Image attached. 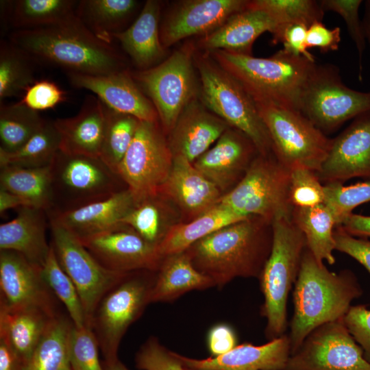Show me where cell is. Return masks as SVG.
Instances as JSON below:
<instances>
[{"label": "cell", "instance_id": "1", "mask_svg": "<svg viewBox=\"0 0 370 370\" xmlns=\"http://www.w3.org/2000/svg\"><path fill=\"white\" fill-rule=\"evenodd\" d=\"M272 242V223L251 217L215 231L185 251L194 267L221 288L236 278L258 279Z\"/></svg>", "mask_w": 370, "mask_h": 370}, {"label": "cell", "instance_id": "2", "mask_svg": "<svg viewBox=\"0 0 370 370\" xmlns=\"http://www.w3.org/2000/svg\"><path fill=\"white\" fill-rule=\"evenodd\" d=\"M10 39L29 58L58 66L67 73L104 75L126 70L112 44L99 39L76 15L48 27L15 30Z\"/></svg>", "mask_w": 370, "mask_h": 370}, {"label": "cell", "instance_id": "3", "mask_svg": "<svg viewBox=\"0 0 370 370\" xmlns=\"http://www.w3.org/2000/svg\"><path fill=\"white\" fill-rule=\"evenodd\" d=\"M362 294L356 275L329 271L306 247L293 291L294 312L288 336L291 355L315 328L344 318L351 303Z\"/></svg>", "mask_w": 370, "mask_h": 370}, {"label": "cell", "instance_id": "4", "mask_svg": "<svg viewBox=\"0 0 370 370\" xmlns=\"http://www.w3.org/2000/svg\"><path fill=\"white\" fill-rule=\"evenodd\" d=\"M208 53L255 101L295 110H297L301 91L317 64L315 60L293 55L283 49L267 58L223 50Z\"/></svg>", "mask_w": 370, "mask_h": 370}, {"label": "cell", "instance_id": "5", "mask_svg": "<svg viewBox=\"0 0 370 370\" xmlns=\"http://www.w3.org/2000/svg\"><path fill=\"white\" fill-rule=\"evenodd\" d=\"M272 228L271 253L258 278L264 296L260 314L266 319L265 336L269 341L286 330L288 297L306 248L305 237L291 218L275 220Z\"/></svg>", "mask_w": 370, "mask_h": 370}, {"label": "cell", "instance_id": "6", "mask_svg": "<svg viewBox=\"0 0 370 370\" xmlns=\"http://www.w3.org/2000/svg\"><path fill=\"white\" fill-rule=\"evenodd\" d=\"M199 76V99L212 112L255 145L259 154L274 155L268 130L250 95L208 52L194 56Z\"/></svg>", "mask_w": 370, "mask_h": 370}, {"label": "cell", "instance_id": "7", "mask_svg": "<svg viewBox=\"0 0 370 370\" xmlns=\"http://www.w3.org/2000/svg\"><path fill=\"white\" fill-rule=\"evenodd\" d=\"M290 175L274 155L258 154L242 180L218 203L245 217H258L271 223L291 218Z\"/></svg>", "mask_w": 370, "mask_h": 370}, {"label": "cell", "instance_id": "8", "mask_svg": "<svg viewBox=\"0 0 370 370\" xmlns=\"http://www.w3.org/2000/svg\"><path fill=\"white\" fill-rule=\"evenodd\" d=\"M50 169L53 206L48 212L75 209L127 189L120 176L97 157L59 150Z\"/></svg>", "mask_w": 370, "mask_h": 370}, {"label": "cell", "instance_id": "9", "mask_svg": "<svg viewBox=\"0 0 370 370\" xmlns=\"http://www.w3.org/2000/svg\"><path fill=\"white\" fill-rule=\"evenodd\" d=\"M297 110L327 136L370 111V91L349 88L336 66L317 63L301 91Z\"/></svg>", "mask_w": 370, "mask_h": 370}, {"label": "cell", "instance_id": "10", "mask_svg": "<svg viewBox=\"0 0 370 370\" xmlns=\"http://www.w3.org/2000/svg\"><path fill=\"white\" fill-rule=\"evenodd\" d=\"M156 271L142 270L127 273L101 299L89 323L105 362L117 358L120 343L128 328L150 304Z\"/></svg>", "mask_w": 370, "mask_h": 370}, {"label": "cell", "instance_id": "11", "mask_svg": "<svg viewBox=\"0 0 370 370\" xmlns=\"http://www.w3.org/2000/svg\"><path fill=\"white\" fill-rule=\"evenodd\" d=\"M194 51L193 46L183 47L161 63L131 73L154 106L160 124L166 136L185 107L199 97Z\"/></svg>", "mask_w": 370, "mask_h": 370}, {"label": "cell", "instance_id": "12", "mask_svg": "<svg viewBox=\"0 0 370 370\" xmlns=\"http://www.w3.org/2000/svg\"><path fill=\"white\" fill-rule=\"evenodd\" d=\"M255 102L277 160L290 171L304 167L317 172L328 153L332 139L297 110Z\"/></svg>", "mask_w": 370, "mask_h": 370}, {"label": "cell", "instance_id": "13", "mask_svg": "<svg viewBox=\"0 0 370 370\" xmlns=\"http://www.w3.org/2000/svg\"><path fill=\"white\" fill-rule=\"evenodd\" d=\"M159 122L140 121L117 173L135 204L160 194L173 165V155Z\"/></svg>", "mask_w": 370, "mask_h": 370}, {"label": "cell", "instance_id": "14", "mask_svg": "<svg viewBox=\"0 0 370 370\" xmlns=\"http://www.w3.org/2000/svg\"><path fill=\"white\" fill-rule=\"evenodd\" d=\"M49 220V219H48ZM50 245L61 268L75 284L88 326L103 295L129 273L110 271L101 264L82 242L58 223L49 220Z\"/></svg>", "mask_w": 370, "mask_h": 370}, {"label": "cell", "instance_id": "15", "mask_svg": "<svg viewBox=\"0 0 370 370\" xmlns=\"http://www.w3.org/2000/svg\"><path fill=\"white\" fill-rule=\"evenodd\" d=\"M285 370H370L344 318L312 330L291 355Z\"/></svg>", "mask_w": 370, "mask_h": 370}, {"label": "cell", "instance_id": "16", "mask_svg": "<svg viewBox=\"0 0 370 370\" xmlns=\"http://www.w3.org/2000/svg\"><path fill=\"white\" fill-rule=\"evenodd\" d=\"M79 240L101 264L115 272L156 271L162 260L156 247L121 223Z\"/></svg>", "mask_w": 370, "mask_h": 370}, {"label": "cell", "instance_id": "17", "mask_svg": "<svg viewBox=\"0 0 370 370\" xmlns=\"http://www.w3.org/2000/svg\"><path fill=\"white\" fill-rule=\"evenodd\" d=\"M322 184L361 177L370 181V111L354 118L332 139L328 153L316 172Z\"/></svg>", "mask_w": 370, "mask_h": 370}, {"label": "cell", "instance_id": "18", "mask_svg": "<svg viewBox=\"0 0 370 370\" xmlns=\"http://www.w3.org/2000/svg\"><path fill=\"white\" fill-rule=\"evenodd\" d=\"M248 0H184L178 1L160 25L162 46L213 32L231 16L245 10Z\"/></svg>", "mask_w": 370, "mask_h": 370}, {"label": "cell", "instance_id": "19", "mask_svg": "<svg viewBox=\"0 0 370 370\" xmlns=\"http://www.w3.org/2000/svg\"><path fill=\"white\" fill-rule=\"evenodd\" d=\"M0 306L58 311L53 294L43 280L40 267L20 254L0 250Z\"/></svg>", "mask_w": 370, "mask_h": 370}, {"label": "cell", "instance_id": "20", "mask_svg": "<svg viewBox=\"0 0 370 370\" xmlns=\"http://www.w3.org/2000/svg\"><path fill=\"white\" fill-rule=\"evenodd\" d=\"M258 154L249 137L230 126L193 164L224 195L242 180Z\"/></svg>", "mask_w": 370, "mask_h": 370}, {"label": "cell", "instance_id": "21", "mask_svg": "<svg viewBox=\"0 0 370 370\" xmlns=\"http://www.w3.org/2000/svg\"><path fill=\"white\" fill-rule=\"evenodd\" d=\"M70 83L93 92L109 108L141 121L159 122L157 111L127 71L104 75L67 73Z\"/></svg>", "mask_w": 370, "mask_h": 370}, {"label": "cell", "instance_id": "22", "mask_svg": "<svg viewBox=\"0 0 370 370\" xmlns=\"http://www.w3.org/2000/svg\"><path fill=\"white\" fill-rule=\"evenodd\" d=\"M229 127L208 110L198 97L180 114L169 134V145L173 156H182L193 163Z\"/></svg>", "mask_w": 370, "mask_h": 370}, {"label": "cell", "instance_id": "23", "mask_svg": "<svg viewBox=\"0 0 370 370\" xmlns=\"http://www.w3.org/2000/svg\"><path fill=\"white\" fill-rule=\"evenodd\" d=\"M160 194L172 201L188 221L217 205L223 195L192 162L180 155L173 156L171 170Z\"/></svg>", "mask_w": 370, "mask_h": 370}, {"label": "cell", "instance_id": "24", "mask_svg": "<svg viewBox=\"0 0 370 370\" xmlns=\"http://www.w3.org/2000/svg\"><path fill=\"white\" fill-rule=\"evenodd\" d=\"M176 355L184 367L195 370H285L291 345L284 334L262 345L243 343L225 354L205 359Z\"/></svg>", "mask_w": 370, "mask_h": 370}, {"label": "cell", "instance_id": "25", "mask_svg": "<svg viewBox=\"0 0 370 370\" xmlns=\"http://www.w3.org/2000/svg\"><path fill=\"white\" fill-rule=\"evenodd\" d=\"M278 24L266 12L247 8L231 16L213 32L202 36L197 47L205 52L223 50L252 56L256 40L263 33H271Z\"/></svg>", "mask_w": 370, "mask_h": 370}, {"label": "cell", "instance_id": "26", "mask_svg": "<svg viewBox=\"0 0 370 370\" xmlns=\"http://www.w3.org/2000/svg\"><path fill=\"white\" fill-rule=\"evenodd\" d=\"M128 189L75 209L47 212L48 219L64 227L78 239L105 231L119 223L134 206Z\"/></svg>", "mask_w": 370, "mask_h": 370}, {"label": "cell", "instance_id": "27", "mask_svg": "<svg viewBox=\"0 0 370 370\" xmlns=\"http://www.w3.org/2000/svg\"><path fill=\"white\" fill-rule=\"evenodd\" d=\"M53 123L60 134L61 151L99 158L106 107L98 97L89 95L76 115L58 118Z\"/></svg>", "mask_w": 370, "mask_h": 370}, {"label": "cell", "instance_id": "28", "mask_svg": "<svg viewBox=\"0 0 370 370\" xmlns=\"http://www.w3.org/2000/svg\"><path fill=\"white\" fill-rule=\"evenodd\" d=\"M46 211L33 207L18 209L17 215L0 225V250L16 251L40 267L51 245L46 238Z\"/></svg>", "mask_w": 370, "mask_h": 370}, {"label": "cell", "instance_id": "29", "mask_svg": "<svg viewBox=\"0 0 370 370\" xmlns=\"http://www.w3.org/2000/svg\"><path fill=\"white\" fill-rule=\"evenodd\" d=\"M161 3L147 0L132 24L113 35L139 71L158 64L165 55L160 37Z\"/></svg>", "mask_w": 370, "mask_h": 370}, {"label": "cell", "instance_id": "30", "mask_svg": "<svg viewBox=\"0 0 370 370\" xmlns=\"http://www.w3.org/2000/svg\"><path fill=\"white\" fill-rule=\"evenodd\" d=\"M215 286L214 282L199 272L186 251L164 258L156 271L150 303L169 302L192 291Z\"/></svg>", "mask_w": 370, "mask_h": 370}, {"label": "cell", "instance_id": "31", "mask_svg": "<svg viewBox=\"0 0 370 370\" xmlns=\"http://www.w3.org/2000/svg\"><path fill=\"white\" fill-rule=\"evenodd\" d=\"M58 313L51 314L34 308L0 306V339L13 349L23 365L39 343L51 319Z\"/></svg>", "mask_w": 370, "mask_h": 370}, {"label": "cell", "instance_id": "32", "mask_svg": "<svg viewBox=\"0 0 370 370\" xmlns=\"http://www.w3.org/2000/svg\"><path fill=\"white\" fill-rule=\"evenodd\" d=\"M248 218L218 203L195 219L173 225L158 245V254L163 259L184 252L215 231Z\"/></svg>", "mask_w": 370, "mask_h": 370}, {"label": "cell", "instance_id": "33", "mask_svg": "<svg viewBox=\"0 0 370 370\" xmlns=\"http://www.w3.org/2000/svg\"><path fill=\"white\" fill-rule=\"evenodd\" d=\"M134 0H82L75 14L82 24L99 39L112 44L113 35L121 27L138 6Z\"/></svg>", "mask_w": 370, "mask_h": 370}, {"label": "cell", "instance_id": "34", "mask_svg": "<svg viewBox=\"0 0 370 370\" xmlns=\"http://www.w3.org/2000/svg\"><path fill=\"white\" fill-rule=\"evenodd\" d=\"M293 223L303 233L306 247L320 262L335 263L334 232L335 220L324 204L311 208H294L291 217Z\"/></svg>", "mask_w": 370, "mask_h": 370}, {"label": "cell", "instance_id": "35", "mask_svg": "<svg viewBox=\"0 0 370 370\" xmlns=\"http://www.w3.org/2000/svg\"><path fill=\"white\" fill-rule=\"evenodd\" d=\"M0 188L22 197L30 207L49 211L53 206L50 166L1 167Z\"/></svg>", "mask_w": 370, "mask_h": 370}, {"label": "cell", "instance_id": "36", "mask_svg": "<svg viewBox=\"0 0 370 370\" xmlns=\"http://www.w3.org/2000/svg\"><path fill=\"white\" fill-rule=\"evenodd\" d=\"M71 319L58 313L21 370H72L69 357Z\"/></svg>", "mask_w": 370, "mask_h": 370}, {"label": "cell", "instance_id": "37", "mask_svg": "<svg viewBox=\"0 0 370 370\" xmlns=\"http://www.w3.org/2000/svg\"><path fill=\"white\" fill-rule=\"evenodd\" d=\"M168 200L161 194L149 197L135 204L120 223L132 227L158 248L171 227L177 223Z\"/></svg>", "mask_w": 370, "mask_h": 370}, {"label": "cell", "instance_id": "38", "mask_svg": "<svg viewBox=\"0 0 370 370\" xmlns=\"http://www.w3.org/2000/svg\"><path fill=\"white\" fill-rule=\"evenodd\" d=\"M7 12L16 30L31 29L56 25L75 16L77 1H10Z\"/></svg>", "mask_w": 370, "mask_h": 370}, {"label": "cell", "instance_id": "39", "mask_svg": "<svg viewBox=\"0 0 370 370\" xmlns=\"http://www.w3.org/2000/svg\"><path fill=\"white\" fill-rule=\"evenodd\" d=\"M60 134L53 121H46L42 127L18 150L14 152L0 150V167L50 166L60 150Z\"/></svg>", "mask_w": 370, "mask_h": 370}, {"label": "cell", "instance_id": "40", "mask_svg": "<svg viewBox=\"0 0 370 370\" xmlns=\"http://www.w3.org/2000/svg\"><path fill=\"white\" fill-rule=\"evenodd\" d=\"M37 111L21 101L13 104H1L0 150L14 152L24 145L44 125Z\"/></svg>", "mask_w": 370, "mask_h": 370}, {"label": "cell", "instance_id": "41", "mask_svg": "<svg viewBox=\"0 0 370 370\" xmlns=\"http://www.w3.org/2000/svg\"><path fill=\"white\" fill-rule=\"evenodd\" d=\"M105 107L106 125L99 158L117 173L118 166L133 141L140 121L106 105Z\"/></svg>", "mask_w": 370, "mask_h": 370}, {"label": "cell", "instance_id": "42", "mask_svg": "<svg viewBox=\"0 0 370 370\" xmlns=\"http://www.w3.org/2000/svg\"><path fill=\"white\" fill-rule=\"evenodd\" d=\"M42 278L53 294L64 304L77 328L88 326L86 316L77 290L59 264L53 249L40 267Z\"/></svg>", "mask_w": 370, "mask_h": 370}, {"label": "cell", "instance_id": "43", "mask_svg": "<svg viewBox=\"0 0 370 370\" xmlns=\"http://www.w3.org/2000/svg\"><path fill=\"white\" fill-rule=\"evenodd\" d=\"M26 54L11 42L0 48V100L24 92L36 81Z\"/></svg>", "mask_w": 370, "mask_h": 370}, {"label": "cell", "instance_id": "44", "mask_svg": "<svg viewBox=\"0 0 370 370\" xmlns=\"http://www.w3.org/2000/svg\"><path fill=\"white\" fill-rule=\"evenodd\" d=\"M247 8L266 12L278 25L297 23L308 27L323 22L325 14L319 0H251Z\"/></svg>", "mask_w": 370, "mask_h": 370}, {"label": "cell", "instance_id": "45", "mask_svg": "<svg viewBox=\"0 0 370 370\" xmlns=\"http://www.w3.org/2000/svg\"><path fill=\"white\" fill-rule=\"evenodd\" d=\"M324 204L335 220L336 227L341 226L354 209L370 202V181L358 182L349 186L341 183L324 184Z\"/></svg>", "mask_w": 370, "mask_h": 370}, {"label": "cell", "instance_id": "46", "mask_svg": "<svg viewBox=\"0 0 370 370\" xmlns=\"http://www.w3.org/2000/svg\"><path fill=\"white\" fill-rule=\"evenodd\" d=\"M324 199V185L315 171L304 167L291 170L289 199L293 208L314 207Z\"/></svg>", "mask_w": 370, "mask_h": 370}, {"label": "cell", "instance_id": "47", "mask_svg": "<svg viewBox=\"0 0 370 370\" xmlns=\"http://www.w3.org/2000/svg\"><path fill=\"white\" fill-rule=\"evenodd\" d=\"M99 343L88 326L74 325L69 338V357L72 370H104L99 359Z\"/></svg>", "mask_w": 370, "mask_h": 370}, {"label": "cell", "instance_id": "48", "mask_svg": "<svg viewBox=\"0 0 370 370\" xmlns=\"http://www.w3.org/2000/svg\"><path fill=\"white\" fill-rule=\"evenodd\" d=\"M324 12L330 11L340 15L346 23L347 32L354 42L358 56V78L362 80V60L367 41L362 19L359 17V8L362 0H319Z\"/></svg>", "mask_w": 370, "mask_h": 370}, {"label": "cell", "instance_id": "49", "mask_svg": "<svg viewBox=\"0 0 370 370\" xmlns=\"http://www.w3.org/2000/svg\"><path fill=\"white\" fill-rule=\"evenodd\" d=\"M136 364L141 370H186L176 353L167 349L154 336L140 347Z\"/></svg>", "mask_w": 370, "mask_h": 370}, {"label": "cell", "instance_id": "50", "mask_svg": "<svg viewBox=\"0 0 370 370\" xmlns=\"http://www.w3.org/2000/svg\"><path fill=\"white\" fill-rule=\"evenodd\" d=\"M308 27L301 23H287L275 26L272 34L273 44L282 43L283 49L297 56H303L315 60L306 46Z\"/></svg>", "mask_w": 370, "mask_h": 370}, {"label": "cell", "instance_id": "51", "mask_svg": "<svg viewBox=\"0 0 370 370\" xmlns=\"http://www.w3.org/2000/svg\"><path fill=\"white\" fill-rule=\"evenodd\" d=\"M65 92L54 82L36 81L24 92L22 103L35 111L53 108L65 100Z\"/></svg>", "mask_w": 370, "mask_h": 370}, {"label": "cell", "instance_id": "52", "mask_svg": "<svg viewBox=\"0 0 370 370\" xmlns=\"http://www.w3.org/2000/svg\"><path fill=\"white\" fill-rule=\"evenodd\" d=\"M344 322L370 363V310L365 305L352 306L344 317Z\"/></svg>", "mask_w": 370, "mask_h": 370}, {"label": "cell", "instance_id": "53", "mask_svg": "<svg viewBox=\"0 0 370 370\" xmlns=\"http://www.w3.org/2000/svg\"><path fill=\"white\" fill-rule=\"evenodd\" d=\"M335 249L351 256L361 264L370 274V241L358 238L341 226L334 232Z\"/></svg>", "mask_w": 370, "mask_h": 370}, {"label": "cell", "instance_id": "54", "mask_svg": "<svg viewBox=\"0 0 370 370\" xmlns=\"http://www.w3.org/2000/svg\"><path fill=\"white\" fill-rule=\"evenodd\" d=\"M341 41L339 27L328 28L323 22H316L308 28L307 48H317L321 53L337 51Z\"/></svg>", "mask_w": 370, "mask_h": 370}, {"label": "cell", "instance_id": "55", "mask_svg": "<svg viewBox=\"0 0 370 370\" xmlns=\"http://www.w3.org/2000/svg\"><path fill=\"white\" fill-rule=\"evenodd\" d=\"M236 343V333L227 324H217L208 332V347L213 357L229 352L237 345Z\"/></svg>", "mask_w": 370, "mask_h": 370}, {"label": "cell", "instance_id": "56", "mask_svg": "<svg viewBox=\"0 0 370 370\" xmlns=\"http://www.w3.org/2000/svg\"><path fill=\"white\" fill-rule=\"evenodd\" d=\"M341 227L354 236H370V216L352 213L346 217Z\"/></svg>", "mask_w": 370, "mask_h": 370}, {"label": "cell", "instance_id": "57", "mask_svg": "<svg viewBox=\"0 0 370 370\" xmlns=\"http://www.w3.org/2000/svg\"><path fill=\"white\" fill-rule=\"evenodd\" d=\"M23 362L5 341L0 339V370H21Z\"/></svg>", "mask_w": 370, "mask_h": 370}, {"label": "cell", "instance_id": "58", "mask_svg": "<svg viewBox=\"0 0 370 370\" xmlns=\"http://www.w3.org/2000/svg\"><path fill=\"white\" fill-rule=\"evenodd\" d=\"M23 207H30L20 196L0 188V214L1 216L7 210L16 208L17 210Z\"/></svg>", "mask_w": 370, "mask_h": 370}, {"label": "cell", "instance_id": "59", "mask_svg": "<svg viewBox=\"0 0 370 370\" xmlns=\"http://www.w3.org/2000/svg\"><path fill=\"white\" fill-rule=\"evenodd\" d=\"M362 23L366 41L370 50V0L364 1V15Z\"/></svg>", "mask_w": 370, "mask_h": 370}, {"label": "cell", "instance_id": "60", "mask_svg": "<svg viewBox=\"0 0 370 370\" xmlns=\"http://www.w3.org/2000/svg\"><path fill=\"white\" fill-rule=\"evenodd\" d=\"M104 370H130L119 359L110 362H104Z\"/></svg>", "mask_w": 370, "mask_h": 370}, {"label": "cell", "instance_id": "61", "mask_svg": "<svg viewBox=\"0 0 370 370\" xmlns=\"http://www.w3.org/2000/svg\"><path fill=\"white\" fill-rule=\"evenodd\" d=\"M185 369H186V370H195V369H188V368H186V367H185Z\"/></svg>", "mask_w": 370, "mask_h": 370}]
</instances>
